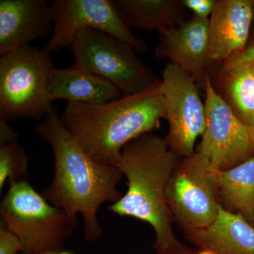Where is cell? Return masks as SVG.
Returning a JSON list of instances; mask_svg holds the SVG:
<instances>
[{"instance_id":"1","label":"cell","mask_w":254,"mask_h":254,"mask_svg":"<svg viewBox=\"0 0 254 254\" xmlns=\"http://www.w3.org/2000/svg\"><path fill=\"white\" fill-rule=\"evenodd\" d=\"M36 131L49 143L55 158L53 181L40 193L50 204L62 209L73 227L81 214L85 239L98 240L103 230L97 213L105 202L113 204L121 199L118 186L123 173L115 165L96 163L87 154L64 127L55 105Z\"/></svg>"},{"instance_id":"2","label":"cell","mask_w":254,"mask_h":254,"mask_svg":"<svg viewBox=\"0 0 254 254\" xmlns=\"http://www.w3.org/2000/svg\"><path fill=\"white\" fill-rule=\"evenodd\" d=\"M166 118L158 78L144 91L98 105L69 103L60 115L68 133L96 163L115 165L124 146L158 129Z\"/></svg>"},{"instance_id":"3","label":"cell","mask_w":254,"mask_h":254,"mask_svg":"<svg viewBox=\"0 0 254 254\" xmlns=\"http://www.w3.org/2000/svg\"><path fill=\"white\" fill-rule=\"evenodd\" d=\"M180 159L165 138L147 133L127 143L115 165L126 177L127 190L109 210L149 224L155 232L153 248L157 254L183 245L174 232L173 218L165 199L167 185Z\"/></svg>"},{"instance_id":"4","label":"cell","mask_w":254,"mask_h":254,"mask_svg":"<svg viewBox=\"0 0 254 254\" xmlns=\"http://www.w3.org/2000/svg\"><path fill=\"white\" fill-rule=\"evenodd\" d=\"M0 216L21 242L20 254L60 253L74 228L66 213L50 204L28 181L9 183Z\"/></svg>"},{"instance_id":"5","label":"cell","mask_w":254,"mask_h":254,"mask_svg":"<svg viewBox=\"0 0 254 254\" xmlns=\"http://www.w3.org/2000/svg\"><path fill=\"white\" fill-rule=\"evenodd\" d=\"M55 68L44 48L27 46L0 59V118L43 120L54 105L48 97Z\"/></svg>"},{"instance_id":"6","label":"cell","mask_w":254,"mask_h":254,"mask_svg":"<svg viewBox=\"0 0 254 254\" xmlns=\"http://www.w3.org/2000/svg\"><path fill=\"white\" fill-rule=\"evenodd\" d=\"M71 48L74 64L111 82L125 95L144 91L158 78L132 47L98 30L78 31Z\"/></svg>"},{"instance_id":"7","label":"cell","mask_w":254,"mask_h":254,"mask_svg":"<svg viewBox=\"0 0 254 254\" xmlns=\"http://www.w3.org/2000/svg\"><path fill=\"white\" fill-rule=\"evenodd\" d=\"M165 199L174 221L184 232L208 226L220 208L211 167L195 152L180 159L167 185Z\"/></svg>"},{"instance_id":"8","label":"cell","mask_w":254,"mask_h":254,"mask_svg":"<svg viewBox=\"0 0 254 254\" xmlns=\"http://www.w3.org/2000/svg\"><path fill=\"white\" fill-rule=\"evenodd\" d=\"M53 29L44 49L49 53L71 48L78 31L98 30L129 45L138 53L147 50L122 18L113 0H53L50 3Z\"/></svg>"},{"instance_id":"9","label":"cell","mask_w":254,"mask_h":254,"mask_svg":"<svg viewBox=\"0 0 254 254\" xmlns=\"http://www.w3.org/2000/svg\"><path fill=\"white\" fill-rule=\"evenodd\" d=\"M204 91L205 130L195 153L212 168L229 170L254 156L252 133L215 90L209 73Z\"/></svg>"},{"instance_id":"10","label":"cell","mask_w":254,"mask_h":254,"mask_svg":"<svg viewBox=\"0 0 254 254\" xmlns=\"http://www.w3.org/2000/svg\"><path fill=\"white\" fill-rule=\"evenodd\" d=\"M160 80L169 124L165 140L179 158L191 156L195 152V141L205 127V105L198 87L188 73L170 63L165 65Z\"/></svg>"},{"instance_id":"11","label":"cell","mask_w":254,"mask_h":254,"mask_svg":"<svg viewBox=\"0 0 254 254\" xmlns=\"http://www.w3.org/2000/svg\"><path fill=\"white\" fill-rule=\"evenodd\" d=\"M209 18L193 15L181 24L159 33L155 55L168 59L194 80L204 91L210 66L208 60Z\"/></svg>"},{"instance_id":"12","label":"cell","mask_w":254,"mask_h":254,"mask_svg":"<svg viewBox=\"0 0 254 254\" xmlns=\"http://www.w3.org/2000/svg\"><path fill=\"white\" fill-rule=\"evenodd\" d=\"M254 0H217L208 24L209 64H222L247 48Z\"/></svg>"},{"instance_id":"13","label":"cell","mask_w":254,"mask_h":254,"mask_svg":"<svg viewBox=\"0 0 254 254\" xmlns=\"http://www.w3.org/2000/svg\"><path fill=\"white\" fill-rule=\"evenodd\" d=\"M53 29L51 10L46 0L0 1L1 56L51 35Z\"/></svg>"},{"instance_id":"14","label":"cell","mask_w":254,"mask_h":254,"mask_svg":"<svg viewBox=\"0 0 254 254\" xmlns=\"http://www.w3.org/2000/svg\"><path fill=\"white\" fill-rule=\"evenodd\" d=\"M185 238L200 250L213 254H254V225L240 214L221 205L208 226L184 232Z\"/></svg>"},{"instance_id":"15","label":"cell","mask_w":254,"mask_h":254,"mask_svg":"<svg viewBox=\"0 0 254 254\" xmlns=\"http://www.w3.org/2000/svg\"><path fill=\"white\" fill-rule=\"evenodd\" d=\"M122 92L111 82L76 64L66 68H53L48 97L84 105H98L120 99Z\"/></svg>"},{"instance_id":"16","label":"cell","mask_w":254,"mask_h":254,"mask_svg":"<svg viewBox=\"0 0 254 254\" xmlns=\"http://www.w3.org/2000/svg\"><path fill=\"white\" fill-rule=\"evenodd\" d=\"M125 22L130 28L159 33L186 21L183 0H113Z\"/></svg>"},{"instance_id":"17","label":"cell","mask_w":254,"mask_h":254,"mask_svg":"<svg viewBox=\"0 0 254 254\" xmlns=\"http://www.w3.org/2000/svg\"><path fill=\"white\" fill-rule=\"evenodd\" d=\"M212 170L220 205L227 211L240 214L254 225V155L229 170Z\"/></svg>"},{"instance_id":"18","label":"cell","mask_w":254,"mask_h":254,"mask_svg":"<svg viewBox=\"0 0 254 254\" xmlns=\"http://www.w3.org/2000/svg\"><path fill=\"white\" fill-rule=\"evenodd\" d=\"M220 96L250 130L254 128V76L249 65L221 68Z\"/></svg>"},{"instance_id":"19","label":"cell","mask_w":254,"mask_h":254,"mask_svg":"<svg viewBox=\"0 0 254 254\" xmlns=\"http://www.w3.org/2000/svg\"><path fill=\"white\" fill-rule=\"evenodd\" d=\"M29 158L17 140L0 147V191L6 181H28Z\"/></svg>"},{"instance_id":"20","label":"cell","mask_w":254,"mask_h":254,"mask_svg":"<svg viewBox=\"0 0 254 254\" xmlns=\"http://www.w3.org/2000/svg\"><path fill=\"white\" fill-rule=\"evenodd\" d=\"M22 251V246L16 235L0 222V254H16Z\"/></svg>"},{"instance_id":"21","label":"cell","mask_w":254,"mask_h":254,"mask_svg":"<svg viewBox=\"0 0 254 254\" xmlns=\"http://www.w3.org/2000/svg\"><path fill=\"white\" fill-rule=\"evenodd\" d=\"M254 62V37L250 38L245 50L237 53L225 63L221 64V68H230L243 66Z\"/></svg>"},{"instance_id":"22","label":"cell","mask_w":254,"mask_h":254,"mask_svg":"<svg viewBox=\"0 0 254 254\" xmlns=\"http://www.w3.org/2000/svg\"><path fill=\"white\" fill-rule=\"evenodd\" d=\"M183 1L187 9L202 18H210L217 3V0H183Z\"/></svg>"},{"instance_id":"23","label":"cell","mask_w":254,"mask_h":254,"mask_svg":"<svg viewBox=\"0 0 254 254\" xmlns=\"http://www.w3.org/2000/svg\"><path fill=\"white\" fill-rule=\"evenodd\" d=\"M17 138V132L10 126L9 122L0 118V147L10 142L16 141Z\"/></svg>"},{"instance_id":"24","label":"cell","mask_w":254,"mask_h":254,"mask_svg":"<svg viewBox=\"0 0 254 254\" xmlns=\"http://www.w3.org/2000/svg\"><path fill=\"white\" fill-rule=\"evenodd\" d=\"M164 254H213L211 252H208V251L200 250H193L190 249V247H187V246L182 245V247H179L177 250L172 251V252H168V253Z\"/></svg>"},{"instance_id":"25","label":"cell","mask_w":254,"mask_h":254,"mask_svg":"<svg viewBox=\"0 0 254 254\" xmlns=\"http://www.w3.org/2000/svg\"><path fill=\"white\" fill-rule=\"evenodd\" d=\"M247 65H249V66H250L251 71H252V73H253V75L254 76V63L249 64H247Z\"/></svg>"},{"instance_id":"26","label":"cell","mask_w":254,"mask_h":254,"mask_svg":"<svg viewBox=\"0 0 254 254\" xmlns=\"http://www.w3.org/2000/svg\"><path fill=\"white\" fill-rule=\"evenodd\" d=\"M252 37H254V18L253 24H252V31H251L250 38H252Z\"/></svg>"},{"instance_id":"27","label":"cell","mask_w":254,"mask_h":254,"mask_svg":"<svg viewBox=\"0 0 254 254\" xmlns=\"http://www.w3.org/2000/svg\"><path fill=\"white\" fill-rule=\"evenodd\" d=\"M250 131L251 133H252V138H253V141L254 143V128H252V129H251Z\"/></svg>"},{"instance_id":"28","label":"cell","mask_w":254,"mask_h":254,"mask_svg":"<svg viewBox=\"0 0 254 254\" xmlns=\"http://www.w3.org/2000/svg\"><path fill=\"white\" fill-rule=\"evenodd\" d=\"M58 254H72L69 253V252H60V253H58Z\"/></svg>"},{"instance_id":"29","label":"cell","mask_w":254,"mask_h":254,"mask_svg":"<svg viewBox=\"0 0 254 254\" xmlns=\"http://www.w3.org/2000/svg\"></svg>"}]
</instances>
